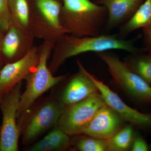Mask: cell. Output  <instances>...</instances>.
I'll use <instances>...</instances> for the list:
<instances>
[{
	"label": "cell",
	"mask_w": 151,
	"mask_h": 151,
	"mask_svg": "<svg viewBox=\"0 0 151 151\" xmlns=\"http://www.w3.org/2000/svg\"><path fill=\"white\" fill-rule=\"evenodd\" d=\"M78 72L71 76L59 95H56L65 107L84 100L99 92L90 73L79 60L76 61Z\"/></svg>",
	"instance_id": "cell-11"
},
{
	"label": "cell",
	"mask_w": 151,
	"mask_h": 151,
	"mask_svg": "<svg viewBox=\"0 0 151 151\" xmlns=\"http://www.w3.org/2000/svg\"><path fill=\"white\" fill-rule=\"evenodd\" d=\"M6 32L0 29V58H1V48L3 39L6 34Z\"/></svg>",
	"instance_id": "cell-24"
},
{
	"label": "cell",
	"mask_w": 151,
	"mask_h": 151,
	"mask_svg": "<svg viewBox=\"0 0 151 151\" xmlns=\"http://www.w3.org/2000/svg\"><path fill=\"white\" fill-rule=\"evenodd\" d=\"M12 22L27 32L29 31V0H9Z\"/></svg>",
	"instance_id": "cell-18"
},
{
	"label": "cell",
	"mask_w": 151,
	"mask_h": 151,
	"mask_svg": "<svg viewBox=\"0 0 151 151\" xmlns=\"http://www.w3.org/2000/svg\"><path fill=\"white\" fill-rule=\"evenodd\" d=\"M39 60V47L35 46L23 57L4 65L0 71V92L5 94L25 79L35 69Z\"/></svg>",
	"instance_id": "cell-10"
},
{
	"label": "cell",
	"mask_w": 151,
	"mask_h": 151,
	"mask_svg": "<svg viewBox=\"0 0 151 151\" xmlns=\"http://www.w3.org/2000/svg\"><path fill=\"white\" fill-rule=\"evenodd\" d=\"M149 150H151V145L150 146H149Z\"/></svg>",
	"instance_id": "cell-27"
},
{
	"label": "cell",
	"mask_w": 151,
	"mask_h": 151,
	"mask_svg": "<svg viewBox=\"0 0 151 151\" xmlns=\"http://www.w3.org/2000/svg\"><path fill=\"white\" fill-rule=\"evenodd\" d=\"M70 136L54 127L53 130L37 143L27 149L29 151H63L71 146Z\"/></svg>",
	"instance_id": "cell-15"
},
{
	"label": "cell",
	"mask_w": 151,
	"mask_h": 151,
	"mask_svg": "<svg viewBox=\"0 0 151 151\" xmlns=\"http://www.w3.org/2000/svg\"><path fill=\"white\" fill-rule=\"evenodd\" d=\"M12 22L9 0H0V29L6 32Z\"/></svg>",
	"instance_id": "cell-21"
},
{
	"label": "cell",
	"mask_w": 151,
	"mask_h": 151,
	"mask_svg": "<svg viewBox=\"0 0 151 151\" xmlns=\"http://www.w3.org/2000/svg\"><path fill=\"white\" fill-rule=\"evenodd\" d=\"M151 26V0H145L136 12L125 24L119 28L118 35L123 38L140 28Z\"/></svg>",
	"instance_id": "cell-16"
},
{
	"label": "cell",
	"mask_w": 151,
	"mask_h": 151,
	"mask_svg": "<svg viewBox=\"0 0 151 151\" xmlns=\"http://www.w3.org/2000/svg\"><path fill=\"white\" fill-rule=\"evenodd\" d=\"M105 103L116 112L125 122L143 131L151 130V113H141L127 105L118 94L103 81L90 73Z\"/></svg>",
	"instance_id": "cell-9"
},
{
	"label": "cell",
	"mask_w": 151,
	"mask_h": 151,
	"mask_svg": "<svg viewBox=\"0 0 151 151\" xmlns=\"http://www.w3.org/2000/svg\"><path fill=\"white\" fill-rule=\"evenodd\" d=\"M59 1H60L62 2L63 0H59Z\"/></svg>",
	"instance_id": "cell-28"
},
{
	"label": "cell",
	"mask_w": 151,
	"mask_h": 151,
	"mask_svg": "<svg viewBox=\"0 0 151 151\" xmlns=\"http://www.w3.org/2000/svg\"><path fill=\"white\" fill-rule=\"evenodd\" d=\"M62 2L29 0V31L35 37L55 44L66 34L60 20Z\"/></svg>",
	"instance_id": "cell-5"
},
{
	"label": "cell",
	"mask_w": 151,
	"mask_h": 151,
	"mask_svg": "<svg viewBox=\"0 0 151 151\" xmlns=\"http://www.w3.org/2000/svg\"><path fill=\"white\" fill-rule=\"evenodd\" d=\"M60 20L66 34L77 37L103 34L108 11L90 0H63Z\"/></svg>",
	"instance_id": "cell-2"
},
{
	"label": "cell",
	"mask_w": 151,
	"mask_h": 151,
	"mask_svg": "<svg viewBox=\"0 0 151 151\" xmlns=\"http://www.w3.org/2000/svg\"><path fill=\"white\" fill-rule=\"evenodd\" d=\"M71 146L80 151H108V140L81 134L72 136Z\"/></svg>",
	"instance_id": "cell-19"
},
{
	"label": "cell",
	"mask_w": 151,
	"mask_h": 151,
	"mask_svg": "<svg viewBox=\"0 0 151 151\" xmlns=\"http://www.w3.org/2000/svg\"><path fill=\"white\" fill-rule=\"evenodd\" d=\"M144 52L130 54L124 61L131 70L151 85V55Z\"/></svg>",
	"instance_id": "cell-17"
},
{
	"label": "cell",
	"mask_w": 151,
	"mask_h": 151,
	"mask_svg": "<svg viewBox=\"0 0 151 151\" xmlns=\"http://www.w3.org/2000/svg\"><path fill=\"white\" fill-rule=\"evenodd\" d=\"M105 63L113 81L138 103L151 105V86L133 72L118 55L110 51L97 52Z\"/></svg>",
	"instance_id": "cell-6"
},
{
	"label": "cell",
	"mask_w": 151,
	"mask_h": 151,
	"mask_svg": "<svg viewBox=\"0 0 151 151\" xmlns=\"http://www.w3.org/2000/svg\"><path fill=\"white\" fill-rule=\"evenodd\" d=\"M35 37L12 22L3 39L1 57L7 63L24 56L34 47Z\"/></svg>",
	"instance_id": "cell-13"
},
{
	"label": "cell",
	"mask_w": 151,
	"mask_h": 151,
	"mask_svg": "<svg viewBox=\"0 0 151 151\" xmlns=\"http://www.w3.org/2000/svg\"><path fill=\"white\" fill-rule=\"evenodd\" d=\"M3 59L2 58H0V71H1V69H2L3 66Z\"/></svg>",
	"instance_id": "cell-25"
},
{
	"label": "cell",
	"mask_w": 151,
	"mask_h": 151,
	"mask_svg": "<svg viewBox=\"0 0 151 151\" xmlns=\"http://www.w3.org/2000/svg\"><path fill=\"white\" fill-rule=\"evenodd\" d=\"M22 81L4 94L0 108L2 114V123L0 127V151L18 150L20 136L17 115L22 94Z\"/></svg>",
	"instance_id": "cell-8"
},
{
	"label": "cell",
	"mask_w": 151,
	"mask_h": 151,
	"mask_svg": "<svg viewBox=\"0 0 151 151\" xmlns=\"http://www.w3.org/2000/svg\"><path fill=\"white\" fill-rule=\"evenodd\" d=\"M106 104L100 92L65 107L55 127L70 137L83 134L95 113Z\"/></svg>",
	"instance_id": "cell-7"
},
{
	"label": "cell",
	"mask_w": 151,
	"mask_h": 151,
	"mask_svg": "<svg viewBox=\"0 0 151 151\" xmlns=\"http://www.w3.org/2000/svg\"></svg>",
	"instance_id": "cell-29"
},
{
	"label": "cell",
	"mask_w": 151,
	"mask_h": 151,
	"mask_svg": "<svg viewBox=\"0 0 151 151\" xmlns=\"http://www.w3.org/2000/svg\"><path fill=\"white\" fill-rule=\"evenodd\" d=\"M149 150L145 140L140 135L135 134L132 142L131 150L132 151H147Z\"/></svg>",
	"instance_id": "cell-22"
},
{
	"label": "cell",
	"mask_w": 151,
	"mask_h": 151,
	"mask_svg": "<svg viewBox=\"0 0 151 151\" xmlns=\"http://www.w3.org/2000/svg\"><path fill=\"white\" fill-rule=\"evenodd\" d=\"M143 40L146 52L151 55V26L143 28Z\"/></svg>",
	"instance_id": "cell-23"
},
{
	"label": "cell",
	"mask_w": 151,
	"mask_h": 151,
	"mask_svg": "<svg viewBox=\"0 0 151 151\" xmlns=\"http://www.w3.org/2000/svg\"><path fill=\"white\" fill-rule=\"evenodd\" d=\"M4 94H3V93H1V92H0V103H1L2 99L3 97H4Z\"/></svg>",
	"instance_id": "cell-26"
},
{
	"label": "cell",
	"mask_w": 151,
	"mask_h": 151,
	"mask_svg": "<svg viewBox=\"0 0 151 151\" xmlns=\"http://www.w3.org/2000/svg\"><path fill=\"white\" fill-rule=\"evenodd\" d=\"M65 108L55 94L38 98L26 111L17 116L22 144L29 145L55 127Z\"/></svg>",
	"instance_id": "cell-3"
},
{
	"label": "cell",
	"mask_w": 151,
	"mask_h": 151,
	"mask_svg": "<svg viewBox=\"0 0 151 151\" xmlns=\"http://www.w3.org/2000/svg\"><path fill=\"white\" fill-rule=\"evenodd\" d=\"M135 135L132 124L123 127L108 140V151H125L131 150Z\"/></svg>",
	"instance_id": "cell-20"
},
{
	"label": "cell",
	"mask_w": 151,
	"mask_h": 151,
	"mask_svg": "<svg viewBox=\"0 0 151 151\" xmlns=\"http://www.w3.org/2000/svg\"><path fill=\"white\" fill-rule=\"evenodd\" d=\"M108 11V17L103 34H109L128 21L137 10L144 0H93Z\"/></svg>",
	"instance_id": "cell-14"
},
{
	"label": "cell",
	"mask_w": 151,
	"mask_h": 151,
	"mask_svg": "<svg viewBox=\"0 0 151 151\" xmlns=\"http://www.w3.org/2000/svg\"></svg>",
	"instance_id": "cell-30"
},
{
	"label": "cell",
	"mask_w": 151,
	"mask_h": 151,
	"mask_svg": "<svg viewBox=\"0 0 151 151\" xmlns=\"http://www.w3.org/2000/svg\"><path fill=\"white\" fill-rule=\"evenodd\" d=\"M124 122L106 104L96 112L83 134L109 140L124 127Z\"/></svg>",
	"instance_id": "cell-12"
},
{
	"label": "cell",
	"mask_w": 151,
	"mask_h": 151,
	"mask_svg": "<svg viewBox=\"0 0 151 151\" xmlns=\"http://www.w3.org/2000/svg\"><path fill=\"white\" fill-rule=\"evenodd\" d=\"M140 35L127 40L120 37L118 34H102L97 36L77 37L65 34L54 44L52 56L49 69L52 74L66 60L72 57L88 52L95 53L119 50L136 54L146 52L145 47L135 46V42Z\"/></svg>",
	"instance_id": "cell-1"
},
{
	"label": "cell",
	"mask_w": 151,
	"mask_h": 151,
	"mask_svg": "<svg viewBox=\"0 0 151 151\" xmlns=\"http://www.w3.org/2000/svg\"><path fill=\"white\" fill-rule=\"evenodd\" d=\"M54 44L44 41L39 47V61L35 69L25 79V89L21 95L17 116L26 111L47 90L67 78L68 74L55 76L49 69L47 60L52 53Z\"/></svg>",
	"instance_id": "cell-4"
}]
</instances>
